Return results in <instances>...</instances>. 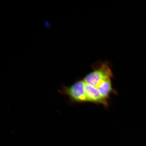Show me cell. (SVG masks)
<instances>
[{
  "instance_id": "obj_1",
  "label": "cell",
  "mask_w": 146,
  "mask_h": 146,
  "mask_svg": "<svg viewBox=\"0 0 146 146\" xmlns=\"http://www.w3.org/2000/svg\"><path fill=\"white\" fill-rule=\"evenodd\" d=\"M113 78L108 64L100 62L94 65L92 72L84 77L76 80L70 86L62 85L58 91L67 97L70 105L89 103L107 109L111 96L117 94L113 86Z\"/></svg>"
}]
</instances>
